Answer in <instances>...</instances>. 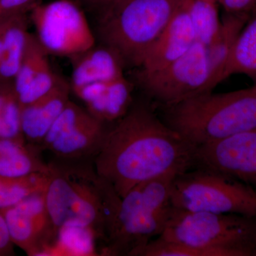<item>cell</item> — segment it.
Listing matches in <instances>:
<instances>
[{
  "label": "cell",
  "instance_id": "22",
  "mask_svg": "<svg viewBox=\"0 0 256 256\" xmlns=\"http://www.w3.org/2000/svg\"><path fill=\"white\" fill-rule=\"evenodd\" d=\"M48 172L20 178L0 176V210L14 206L32 195L44 192Z\"/></svg>",
  "mask_w": 256,
  "mask_h": 256
},
{
  "label": "cell",
  "instance_id": "4",
  "mask_svg": "<svg viewBox=\"0 0 256 256\" xmlns=\"http://www.w3.org/2000/svg\"><path fill=\"white\" fill-rule=\"evenodd\" d=\"M165 124L196 146L256 129V82L248 88L206 92L164 107Z\"/></svg>",
  "mask_w": 256,
  "mask_h": 256
},
{
  "label": "cell",
  "instance_id": "12",
  "mask_svg": "<svg viewBox=\"0 0 256 256\" xmlns=\"http://www.w3.org/2000/svg\"><path fill=\"white\" fill-rule=\"evenodd\" d=\"M0 210L14 245L28 255H40L57 235L47 210L44 192Z\"/></svg>",
  "mask_w": 256,
  "mask_h": 256
},
{
  "label": "cell",
  "instance_id": "2",
  "mask_svg": "<svg viewBox=\"0 0 256 256\" xmlns=\"http://www.w3.org/2000/svg\"><path fill=\"white\" fill-rule=\"evenodd\" d=\"M176 175L146 180L122 197L114 191L106 222V254L136 256L161 235L172 208L171 186Z\"/></svg>",
  "mask_w": 256,
  "mask_h": 256
},
{
  "label": "cell",
  "instance_id": "6",
  "mask_svg": "<svg viewBox=\"0 0 256 256\" xmlns=\"http://www.w3.org/2000/svg\"><path fill=\"white\" fill-rule=\"evenodd\" d=\"M158 238L223 256H256L255 217L193 212L172 206Z\"/></svg>",
  "mask_w": 256,
  "mask_h": 256
},
{
  "label": "cell",
  "instance_id": "14",
  "mask_svg": "<svg viewBox=\"0 0 256 256\" xmlns=\"http://www.w3.org/2000/svg\"><path fill=\"white\" fill-rule=\"evenodd\" d=\"M190 0H184L169 24L148 52L140 70L152 72L166 66L188 52L196 42L188 13Z\"/></svg>",
  "mask_w": 256,
  "mask_h": 256
},
{
  "label": "cell",
  "instance_id": "11",
  "mask_svg": "<svg viewBox=\"0 0 256 256\" xmlns=\"http://www.w3.org/2000/svg\"><path fill=\"white\" fill-rule=\"evenodd\" d=\"M194 166L227 175L256 191V129L197 146Z\"/></svg>",
  "mask_w": 256,
  "mask_h": 256
},
{
  "label": "cell",
  "instance_id": "8",
  "mask_svg": "<svg viewBox=\"0 0 256 256\" xmlns=\"http://www.w3.org/2000/svg\"><path fill=\"white\" fill-rule=\"evenodd\" d=\"M138 77L146 95L164 107L214 89L208 47L197 42L174 62L154 72H139Z\"/></svg>",
  "mask_w": 256,
  "mask_h": 256
},
{
  "label": "cell",
  "instance_id": "24",
  "mask_svg": "<svg viewBox=\"0 0 256 256\" xmlns=\"http://www.w3.org/2000/svg\"><path fill=\"white\" fill-rule=\"evenodd\" d=\"M38 0H0V22L20 14H28Z\"/></svg>",
  "mask_w": 256,
  "mask_h": 256
},
{
  "label": "cell",
  "instance_id": "5",
  "mask_svg": "<svg viewBox=\"0 0 256 256\" xmlns=\"http://www.w3.org/2000/svg\"><path fill=\"white\" fill-rule=\"evenodd\" d=\"M184 0H117L101 10L98 32L102 44L126 64L140 66Z\"/></svg>",
  "mask_w": 256,
  "mask_h": 256
},
{
  "label": "cell",
  "instance_id": "20",
  "mask_svg": "<svg viewBox=\"0 0 256 256\" xmlns=\"http://www.w3.org/2000/svg\"><path fill=\"white\" fill-rule=\"evenodd\" d=\"M236 74L246 76L256 82V13L248 20L236 40L222 82Z\"/></svg>",
  "mask_w": 256,
  "mask_h": 256
},
{
  "label": "cell",
  "instance_id": "18",
  "mask_svg": "<svg viewBox=\"0 0 256 256\" xmlns=\"http://www.w3.org/2000/svg\"><path fill=\"white\" fill-rule=\"evenodd\" d=\"M48 170L50 164L40 159L25 140L0 138V176L20 178Z\"/></svg>",
  "mask_w": 256,
  "mask_h": 256
},
{
  "label": "cell",
  "instance_id": "23",
  "mask_svg": "<svg viewBox=\"0 0 256 256\" xmlns=\"http://www.w3.org/2000/svg\"><path fill=\"white\" fill-rule=\"evenodd\" d=\"M21 111L13 82H0V138L24 140L22 132Z\"/></svg>",
  "mask_w": 256,
  "mask_h": 256
},
{
  "label": "cell",
  "instance_id": "28",
  "mask_svg": "<svg viewBox=\"0 0 256 256\" xmlns=\"http://www.w3.org/2000/svg\"><path fill=\"white\" fill-rule=\"evenodd\" d=\"M255 224H256V215L255 216Z\"/></svg>",
  "mask_w": 256,
  "mask_h": 256
},
{
  "label": "cell",
  "instance_id": "15",
  "mask_svg": "<svg viewBox=\"0 0 256 256\" xmlns=\"http://www.w3.org/2000/svg\"><path fill=\"white\" fill-rule=\"evenodd\" d=\"M70 88L95 84L110 82L124 76L126 63L122 57L110 47L94 46L72 57Z\"/></svg>",
  "mask_w": 256,
  "mask_h": 256
},
{
  "label": "cell",
  "instance_id": "26",
  "mask_svg": "<svg viewBox=\"0 0 256 256\" xmlns=\"http://www.w3.org/2000/svg\"><path fill=\"white\" fill-rule=\"evenodd\" d=\"M14 245L4 216L0 210V256L14 255Z\"/></svg>",
  "mask_w": 256,
  "mask_h": 256
},
{
  "label": "cell",
  "instance_id": "17",
  "mask_svg": "<svg viewBox=\"0 0 256 256\" xmlns=\"http://www.w3.org/2000/svg\"><path fill=\"white\" fill-rule=\"evenodd\" d=\"M30 35L28 14L0 22V82H13L24 57Z\"/></svg>",
  "mask_w": 256,
  "mask_h": 256
},
{
  "label": "cell",
  "instance_id": "16",
  "mask_svg": "<svg viewBox=\"0 0 256 256\" xmlns=\"http://www.w3.org/2000/svg\"><path fill=\"white\" fill-rule=\"evenodd\" d=\"M70 86L60 78L52 92L22 107V132L25 140L40 144L69 100Z\"/></svg>",
  "mask_w": 256,
  "mask_h": 256
},
{
  "label": "cell",
  "instance_id": "13",
  "mask_svg": "<svg viewBox=\"0 0 256 256\" xmlns=\"http://www.w3.org/2000/svg\"><path fill=\"white\" fill-rule=\"evenodd\" d=\"M60 78L50 67L48 53L36 37L30 34L24 57L13 80V86L22 107L47 95L54 88Z\"/></svg>",
  "mask_w": 256,
  "mask_h": 256
},
{
  "label": "cell",
  "instance_id": "7",
  "mask_svg": "<svg viewBox=\"0 0 256 256\" xmlns=\"http://www.w3.org/2000/svg\"><path fill=\"white\" fill-rule=\"evenodd\" d=\"M171 202L175 208L193 212L256 215L255 190L227 175L200 166L175 176Z\"/></svg>",
  "mask_w": 256,
  "mask_h": 256
},
{
  "label": "cell",
  "instance_id": "3",
  "mask_svg": "<svg viewBox=\"0 0 256 256\" xmlns=\"http://www.w3.org/2000/svg\"><path fill=\"white\" fill-rule=\"evenodd\" d=\"M114 191L95 170L78 165L50 164L44 196L57 233L64 228L86 229L106 239Z\"/></svg>",
  "mask_w": 256,
  "mask_h": 256
},
{
  "label": "cell",
  "instance_id": "19",
  "mask_svg": "<svg viewBox=\"0 0 256 256\" xmlns=\"http://www.w3.org/2000/svg\"><path fill=\"white\" fill-rule=\"evenodd\" d=\"M250 18L245 15L224 13L220 33L214 42L208 47L214 88L222 82L224 69L232 54L236 40Z\"/></svg>",
  "mask_w": 256,
  "mask_h": 256
},
{
  "label": "cell",
  "instance_id": "10",
  "mask_svg": "<svg viewBox=\"0 0 256 256\" xmlns=\"http://www.w3.org/2000/svg\"><path fill=\"white\" fill-rule=\"evenodd\" d=\"M106 132L104 124L69 100L41 146L62 159H78L97 153Z\"/></svg>",
  "mask_w": 256,
  "mask_h": 256
},
{
  "label": "cell",
  "instance_id": "25",
  "mask_svg": "<svg viewBox=\"0 0 256 256\" xmlns=\"http://www.w3.org/2000/svg\"><path fill=\"white\" fill-rule=\"evenodd\" d=\"M224 13L252 16L256 6V0H218Z\"/></svg>",
  "mask_w": 256,
  "mask_h": 256
},
{
  "label": "cell",
  "instance_id": "27",
  "mask_svg": "<svg viewBox=\"0 0 256 256\" xmlns=\"http://www.w3.org/2000/svg\"><path fill=\"white\" fill-rule=\"evenodd\" d=\"M85 4L88 5L100 12L101 10L105 9L109 5L112 4L117 0H82Z\"/></svg>",
  "mask_w": 256,
  "mask_h": 256
},
{
  "label": "cell",
  "instance_id": "9",
  "mask_svg": "<svg viewBox=\"0 0 256 256\" xmlns=\"http://www.w3.org/2000/svg\"><path fill=\"white\" fill-rule=\"evenodd\" d=\"M30 13L35 36L48 54L72 58L96 45L86 16L72 0L38 3Z\"/></svg>",
  "mask_w": 256,
  "mask_h": 256
},
{
  "label": "cell",
  "instance_id": "1",
  "mask_svg": "<svg viewBox=\"0 0 256 256\" xmlns=\"http://www.w3.org/2000/svg\"><path fill=\"white\" fill-rule=\"evenodd\" d=\"M196 148L150 108L134 106L107 130L95 170L122 197L146 180L192 169Z\"/></svg>",
  "mask_w": 256,
  "mask_h": 256
},
{
  "label": "cell",
  "instance_id": "21",
  "mask_svg": "<svg viewBox=\"0 0 256 256\" xmlns=\"http://www.w3.org/2000/svg\"><path fill=\"white\" fill-rule=\"evenodd\" d=\"M218 0H190V20L196 42L210 46L220 33L222 20L218 12Z\"/></svg>",
  "mask_w": 256,
  "mask_h": 256
}]
</instances>
